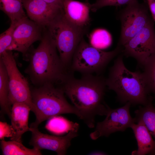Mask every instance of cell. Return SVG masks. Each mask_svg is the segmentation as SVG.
I'll return each mask as SVG.
<instances>
[{"label":"cell","mask_w":155,"mask_h":155,"mask_svg":"<svg viewBox=\"0 0 155 155\" xmlns=\"http://www.w3.org/2000/svg\"><path fill=\"white\" fill-rule=\"evenodd\" d=\"M59 84L89 127H94L96 115H106L110 108L103 101L106 86L104 78L86 74L77 79L68 73Z\"/></svg>","instance_id":"cell-1"},{"label":"cell","mask_w":155,"mask_h":155,"mask_svg":"<svg viewBox=\"0 0 155 155\" xmlns=\"http://www.w3.org/2000/svg\"><path fill=\"white\" fill-rule=\"evenodd\" d=\"M40 41L36 48L31 46L23 55L29 62L25 72L36 87L48 84H59L68 72L46 28Z\"/></svg>","instance_id":"cell-2"},{"label":"cell","mask_w":155,"mask_h":155,"mask_svg":"<svg viewBox=\"0 0 155 155\" xmlns=\"http://www.w3.org/2000/svg\"><path fill=\"white\" fill-rule=\"evenodd\" d=\"M108 88L114 91L122 103L146 105L151 96L142 72H132L125 66L123 55L118 56L106 79Z\"/></svg>","instance_id":"cell-3"},{"label":"cell","mask_w":155,"mask_h":155,"mask_svg":"<svg viewBox=\"0 0 155 155\" xmlns=\"http://www.w3.org/2000/svg\"><path fill=\"white\" fill-rule=\"evenodd\" d=\"M54 85L48 84L31 89L36 119L30 127L38 128L44 121L64 114H75L83 120L81 113L68 102L63 90Z\"/></svg>","instance_id":"cell-4"},{"label":"cell","mask_w":155,"mask_h":155,"mask_svg":"<svg viewBox=\"0 0 155 155\" xmlns=\"http://www.w3.org/2000/svg\"><path fill=\"white\" fill-rule=\"evenodd\" d=\"M46 28L55 42L63 64L67 69L71 66L74 53L86 33L67 20L63 10Z\"/></svg>","instance_id":"cell-5"},{"label":"cell","mask_w":155,"mask_h":155,"mask_svg":"<svg viewBox=\"0 0 155 155\" xmlns=\"http://www.w3.org/2000/svg\"><path fill=\"white\" fill-rule=\"evenodd\" d=\"M122 51V47L117 45L113 51H104L88 43L83 38L74 53L71 68L83 75L100 72Z\"/></svg>","instance_id":"cell-6"},{"label":"cell","mask_w":155,"mask_h":155,"mask_svg":"<svg viewBox=\"0 0 155 155\" xmlns=\"http://www.w3.org/2000/svg\"><path fill=\"white\" fill-rule=\"evenodd\" d=\"M147 0L138 1L127 5L119 12L121 31L117 45L123 46L142 28L154 21L150 14Z\"/></svg>","instance_id":"cell-7"},{"label":"cell","mask_w":155,"mask_h":155,"mask_svg":"<svg viewBox=\"0 0 155 155\" xmlns=\"http://www.w3.org/2000/svg\"><path fill=\"white\" fill-rule=\"evenodd\" d=\"M2 60L7 70L9 81V104L11 107L16 103L25 104L31 108L34 113L33 104L30 89L28 82L19 70L12 51H6L1 55Z\"/></svg>","instance_id":"cell-8"},{"label":"cell","mask_w":155,"mask_h":155,"mask_svg":"<svg viewBox=\"0 0 155 155\" xmlns=\"http://www.w3.org/2000/svg\"><path fill=\"white\" fill-rule=\"evenodd\" d=\"M121 47L124 55L134 58L142 67L147 59L155 53L154 21L146 26Z\"/></svg>","instance_id":"cell-9"},{"label":"cell","mask_w":155,"mask_h":155,"mask_svg":"<svg viewBox=\"0 0 155 155\" xmlns=\"http://www.w3.org/2000/svg\"><path fill=\"white\" fill-rule=\"evenodd\" d=\"M131 104L125 103L123 106L115 109L110 108L106 117L102 121L98 122L94 131L90 136L95 140L100 137H108L118 131H124L135 123V119L131 116L129 108Z\"/></svg>","instance_id":"cell-10"},{"label":"cell","mask_w":155,"mask_h":155,"mask_svg":"<svg viewBox=\"0 0 155 155\" xmlns=\"http://www.w3.org/2000/svg\"><path fill=\"white\" fill-rule=\"evenodd\" d=\"M79 125L69 130L65 135L57 136L41 133L38 128L30 127L32 136L29 144L39 150L53 151L58 155H65L73 139L78 135Z\"/></svg>","instance_id":"cell-11"},{"label":"cell","mask_w":155,"mask_h":155,"mask_svg":"<svg viewBox=\"0 0 155 155\" xmlns=\"http://www.w3.org/2000/svg\"><path fill=\"white\" fill-rule=\"evenodd\" d=\"M45 28L28 17L22 20L16 24L8 51H17L24 55L33 43L41 40Z\"/></svg>","instance_id":"cell-12"},{"label":"cell","mask_w":155,"mask_h":155,"mask_svg":"<svg viewBox=\"0 0 155 155\" xmlns=\"http://www.w3.org/2000/svg\"><path fill=\"white\" fill-rule=\"evenodd\" d=\"M22 2L28 17L44 28L63 11L43 0H22Z\"/></svg>","instance_id":"cell-13"},{"label":"cell","mask_w":155,"mask_h":155,"mask_svg":"<svg viewBox=\"0 0 155 155\" xmlns=\"http://www.w3.org/2000/svg\"><path fill=\"white\" fill-rule=\"evenodd\" d=\"M91 4L74 0H64L63 10L65 17L72 24L86 33L91 22Z\"/></svg>","instance_id":"cell-14"},{"label":"cell","mask_w":155,"mask_h":155,"mask_svg":"<svg viewBox=\"0 0 155 155\" xmlns=\"http://www.w3.org/2000/svg\"><path fill=\"white\" fill-rule=\"evenodd\" d=\"M30 111V108L25 104L16 103L12 105L10 118L11 126L15 131V135L11 140L22 142V135L30 131L28 121Z\"/></svg>","instance_id":"cell-15"},{"label":"cell","mask_w":155,"mask_h":155,"mask_svg":"<svg viewBox=\"0 0 155 155\" xmlns=\"http://www.w3.org/2000/svg\"><path fill=\"white\" fill-rule=\"evenodd\" d=\"M134 123L130 127L132 129L136 140L138 146L137 150L132 152V155H155V140L145 125L141 122Z\"/></svg>","instance_id":"cell-16"},{"label":"cell","mask_w":155,"mask_h":155,"mask_svg":"<svg viewBox=\"0 0 155 155\" xmlns=\"http://www.w3.org/2000/svg\"><path fill=\"white\" fill-rule=\"evenodd\" d=\"M153 98L151 96L148 103L140 106L135 112V123L142 122L155 140V107L152 104Z\"/></svg>","instance_id":"cell-17"},{"label":"cell","mask_w":155,"mask_h":155,"mask_svg":"<svg viewBox=\"0 0 155 155\" xmlns=\"http://www.w3.org/2000/svg\"><path fill=\"white\" fill-rule=\"evenodd\" d=\"M22 0H0V9L9 18L11 23L16 24L28 17L23 9Z\"/></svg>","instance_id":"cell-18"},{"label":"cell","mask_w":155,"mask_h":155,"mask_svg":"<svg viewBox=\"0 0 155 155\" xmlns=\"http://www.w3.org/2000/svg\"><path fill=\"white\" fill-rule=\"evenodd\" d=\"M9 92L7 71L2 60L0 58V105L1 110L10 117L11 107L9 102Z\"/></svg>","instance_id":"cell-19"},{"label":"cell","mask_w":155,"mask_h":155,"mask_svg":"<svg viewBox=\"0 0 155 155\" xmlns=\"http://www.w3.org/2000/svg\"><path fill=\"white\" fill-rule=\"evenodd\" d=\"M1 147L4 155H40V150L33 148H28L22 142L16 140L5 141L1 140Z\"/></svg>","instance_id":"cell-20"},{"label":"cell","mask_w":155,"mask_h":155,"mask_svg":"<svg viewBox=\"0 0 155 155\" xmlns=\"http://www.w3.org/2000/svg\"><path fill=\"white\" fill-rule=\"evenodd\" d=\"M142 67V72L146 85L149 93L155 96V53L146 60Z\"/></svg>","instance_id":"cell-21"},{"label":"cell","mask_w":155,"mask_h":155,"mask_svg":"<svg viewBox=\"0 0 155 155\" xmlns=\"http://www.w3.org/2000/svg\"><path fill=\"white\" fill-rule=\"evenodd\" d=\"M78 124L71 122L58 116L50 119L46 127L50 131L57 134H61L69 131Z\"/></svg>","instance_id":"cell-22"},{"label":"cell","mask_w":155,"mask_h":155,"mask_svg":"<svg viewBox=\"0 0 155 155\" xmlns=\"http://www.w3.org/2000/svg\"><path fill=\"white\" fill-rule=\"evenodd\" d=\"M90 44L100 49L108 47L112 42V38L110 33L104 29H99L94 31L91 35Z\"/></svg>","instance_id":"cell-23"},{"label":"cell","mask_w":155,"mask_h":155,"mask_svg":"<svg viewBox=\"0 0 155 155\" xmlns=\"http://www.w3.org/2000/svg\"><path fill=\"white\" fill-rule=\"evenodd\" d=\"M16 24L11 23L9 27L0 35V55L11 46L13 40V34Z\"/></svg>","instance_id":"cell-24"},{"label":"cell","mask_w":155,"mask_h":155,"mask_svg":"<svg viewBox=\"0 0 155 155\" xmlns=\"http://www.w3.org/2000/svg\"><path fill=\"white\" fill-rule=\"evenodd\" d=\"M138 0H96V2L90 5V10L95 12L104 7L112 6L116 7L127 5Z\"/></svg>","instance_id":"cell-25"},{"label":"cell","mask_w":155,"mask_h":155,"mask_svg":"<svg viewBox=\"0 0 155 155\" xmlns=\"http://www.w3.org/2000/svg\"><path fill=\"white\" fill-rule=\"evenodd\" d=\"M15 135L14 130L11 125H10L6 123L0 122V139H4L5 137H10L11 140Z\"/></svg>","instance_id":"cell-26"},{"label":"cell","mask_w":155,"mask_h":155,"mask_svg":"<svg viewBox=\"0 0 155 155\" xmlns=\"http://www.w3.org/2000/svg\"><path fill=\"white\" fill-rule=\"evenodd\" d=\"M43 0L55 7L63 9V4L64 0Z\"/></svg>","instance_id":"cell-27"},{"label":"cell","mask_w":155,"mask_h":155,"mask_svg":"<svg viewBox=\"0 0 155 155\" xmlns=\"http://www.w3.org/2000/svg\"><path fill=\"white\" fill-rule=\"evenodd\" d=\"M151 15L155 22V0H147Z\"/></svg>","instance_id":"cell-28"},{"label":"cell","mask_w":155,"mask_h":155,"mask_svg":"<svg viewBox=\"0 0 155 155\" xmlns=\"http://www.w3.org/2000/svg\"><path fill=\"white\" fill-rule=\"evenodd\" d=\"M92 154H100V155H105L106 154L104 152H94V153H92Z\"/></svg>","instance_id":"cell-29"},{"label":"cell","mask_w":155,"mask_h":155,"mask_svg":"<svg viewBox=\"0 0 155 155\" xmlns=\"http://www.w3.org/2000/svg\"><path fill=\"white\" fill-rule=\"evenodd\" d=\"M86 2H88V0H85Z\"/></svg>","instance_id":"cell-30"}]
</instances>
